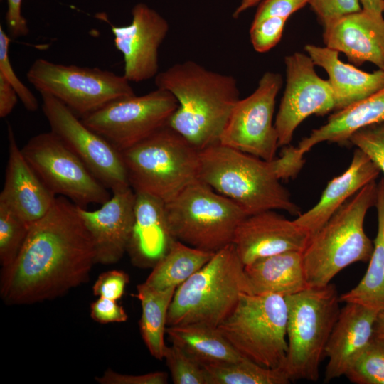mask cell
I'll return each mask as SVG.
<instances>
[{"label": "cell", "mask_w": 384, "mask_h": 384, "mask_svg": "<svg viewBox=\"0 0 384 384\" xmlns=\"http://www.w3.org/2000/svg\"><path fill=\"white\" fill-rule=\"evenodd\" d=\"M95 255L77 205L56 198L33 223L14 262L1 270L0 292L7 304L52 299L89 279Z\"/></svg>", "instance_id": "obj_1"}, {"label": "cell", "mask_w": 384, "mask_h": 384, "mask_svg": "<svg viewBox=\"0 0 384 384\" xmlns=\"http://www.w3.org/2000/svg\"><path fill=\"white\" fill-rule=\"evenodd\" d=\"M156 88L171 92L178 106L168 125L201 151L220 143L240 98L236 79L193 60L176 63L154 78Z\"/></svg>", "instance_id": "obj_2"}, {"label": "cell", "mask_w": 384, "mask_h": 384, "mask_svg": "<svg viewBox=\"0 0 384 384\" xmlns=\"http://www.w3.org/2000/svg\"><path fill=\"white\" fill-rule=\"evenodd\" d=\"M198 178L235 203L247 215L268 210L301 214L272 161L218 143L199 151Z\"/></svg>", "instance_id": "obj_3"}, {"label": "cell", "mask_w": 384, "mask_h": 384, "mask_svg": "<svg viewBox=\"0 0 384 384\" xmlns=\"http://www.w3.org/2000/svg\"><path fill=\"white\" fill-rule=\"evenodd\" d=\"M378 183L370 182L343 203L311 235L302 252L309 287H324L340 271L357 262L369 261L374 245L364 230L368 210L375 206Z\"/></svg>", "instance_id": "obj_4"}, {"label": "cell", "mask_w": 384, "mask_h": 384, "mask_svg": "<svg viewBox=\"0 0 384 384\" xmlns=\"http://www.w3.org/2000/svg\"><path fill=\"white\" fill-rule=\"evenodd\" d=\"M242 293L251 294L245 265L231 243L177 287L166 325L217 329L233 311Z\"/></svg>", "instance_id": "obj_5"}, {"label": "cell", "mask_w": 384, "mask_h": 384, "mask_svg": "<svg viewBox=\"0 0 384 384\" xmlns=\"http://www.w3.org/2000/svg\"><path fill=\"white\" fill-rule=\"evenodd\" d=\"M121 152L135 193L167 203L199 179V150L169 125Z\"/></svg>", "instance_id": "obj_6"}, {"label": "cell", "mask_w": 384, "mask_h": 384, "mask_svg": "<svg viewBox=\"0 0 384 384\" xmlns=\"http://www.w3.org/2000/svg\"><path fill=\"white\" fill-rule=\"evenodd\" d=\"M288 351L284 369L291 380L316 381L326 347L340 312L336 287H309L285 297Z\"/></svg>", "instance_id": "obj_7"}, {"label": "cell", "mask_w": 384, "mask_h": 384, "mask_svg": "<svg viewBox=\"0 0 384 384\" xmlns=\"http://www.w3.org/2000/svg\"><path fill=\"white\" fill-rule=\"evenodd\" d=\"M287 316L284 296L242 293L217 329L242 357L266 368L284 369Z\"/></svg>", "instance_id": "obj_8"}, {"label": "cell", "mask_w": 384, "mask_h": 384, "mask_svg": "<svg viewBox=\"0 0 384 384\" xmlns=\"http://www.w3.org/2000/svg\"><path fill=\"white\" fill-rule=\"evenodd\" d=\"M170 233L193 247L216 252L233 242L247 214L235 203L198 179L165 203Z\"/></svg>", "instance_id": "obj_9"}, {"label": "cell", "mask_w": 384, "mask_h": 384, "mask_svg": "<svg viewBox=\"0 0 384 384\" xmlns=\"http://www.w3.org/2000/svg\"><path fill=\"white\" fill-rule=\"evenodd\" d=\"M26 77L41 94L55 97L81 117L112 101L135 95L124 75L98 68L38 58L30 66Z\"/></svg>", "instance_id": "obj_10"}, {"label": "cell", "mask_w": 384, "mask_h": 384, "mask_svg": "<svg viewBox=\"0 0 384 384\" xmlns=\"http://www.w3.org/2000/svg\"><path fill=\"white\" fill-rule=\"evenodd\" d=\"M21 151L55 196L61 195L82 208L90 203L101 205L110 198L107 188L51 131L31 137Z\"/></svg>", "instance_id": "obj_11"}, {"label": "cell", "mask_w": 384, "mask_h": 384, "mask_svg": "<svg viewBox=\"0 0 384 384\" xmlns=\"http://www.w3.org/2000/svg\"><path fill=\"white\" fill-rule=\"evenodd\" d=\"M178 106L171 92L156 88L112 101L81 119L122 151L168 125Z\"/></svg>", "instance_id": "obj_12"}, {"label": "cell", "mask_w": 384, "mask_h": 384, "mask_svg": "<svg viewBox=\"0 0 384 384\" xmlns=\"http://www.w3.org/2000/svg\"><path fill=\"white\" fill-rule=\"evenodd\" d=\"M42 110L50 131L75 153L112 192L129 187L122 152L85 125L55 97L41 93Z\"/></svg>", "instance_id": "obj_13"}, {"label": "cell", "mask_w": 384, "mask_h": 384, "mask_svg": "<svg viewBox=\"0 0 384 384\" xmlns=\"http://www.w3.org/2000/svg\"><path fill=\"white\" fill-rule=\"evenodd\" d=\"M282 85L279 73L265 72L255 90L234 106L220 144L266 161L273 160L279 146L273 115Z\"/></svg>", "instance_id": "obj_14"}, {"label": "cell", "mask_w": 384, "mask_h": 384, "mask_svg": "<svg viewBox=\"0 0 384 384\" xmlns=\"http://www.w3.org/2000/svg\"><path fill=\"white\" fill-rule=\"evenodd\" d=\"M284 64L286 86L274 121L279 146L290 144L297 127L309 116L335 110L331 85L317 75L307 54L288 55Z\"/></svg>", "instance_id": "obj_15"}, {"label": "cell", "mask_w": 384, "mask_h": 384, "mask_svg": "<svg viewBox=\"0 0 384 384\" xmlns=\"http://www.w3.org/2000/svg\"><path fill=\"white\" fill-rule=\"evenodd\" d=\"M129 25H112L116 48L122 54L123 75L140 82L155 78L159 72V49L169 31L168 21L144 3L132 9Z\"/></svg>", "instance_id": "obj_16"}, {"label": "cell", "mask_w": 384, "mask_h": 384, "mask_svg": "<svg viewBox=\"0 0 384 384\" xmlns=\"http://www.w3.org/2000/svg\"><path fill=\"white\" fill-rule=\"evenodd\" d=\"M310 237L294 220L268 210L245 217L238 225L232 243L246 266L279 253L303 252Z\"/></svg>", "instance_id": "obj_17"}, {"label": "cell", "mask_w": 384, "mask_h": 384, "mask_svg": "<svg viewBox=\"0 0 384 384\" xmlns=\"http://www.w3.org/2000/svg\"><path fill=\"white\" fill-rule=\"evenodd\" d=\"M135 197L129 186L112 192L97 210L77 206L93 243L95 263L114 264L127 251L134 222Z\"/></svg>", "instance_id": "obj_18"}, {"label": "cell", "mask_w": 384, "mask_h": 384, "mask_svg": "<svg viewBox=\"0 0 384 384\" xmlns=\"http://www.w3.org/2000/svg\"><path fill=\"white\" fill-rule=\"evenodd\" d=\"M7 138L8 161L0 202L31 225L49 211L56 197L25 159L9 123Z\"/></svg>", "instance_id": "obj_19"}, {"label": "cell", "mask_w": 384, "mask_h": 384, "mask_svg": "<svg viewBox=\"0 0 384 384\" xmlns=\"http://www.w3.org/2000/svg\"><path fill=\"white\" fill-rule=\"evenodd\" d=\"M326 47L360 65L370 62L384 70V17L365 9L343 16L324 27Z\"/></svg>", "instance_id": "obj_20"}, {"label": "cell", "mask_w": 384, "mask_h": 384, "mask_svg": "<svg viewBox=\"0 0 384 384\" xmlns=\"http://www.w3.org/2000/svg\"><path fill=\"white\" fill-rule=\"evenodd\" d=\"M378 313L354 303H346L340 309L325 350V357L329 359L325 382L344 375L370 343Z\"/></svg>", "instance_id": "obj_21"}, {"label": "cell", "mask_w": 384, "mask_h": 384, "mask_svg": "<svg viewBox=\"0 0 384 384\" xmlns=\"http://www.w3.org/2000/svg\"><path fill=\"white\" fill-rule=\"evenodd\" d=\"M134 222L127 252L140 267H154L174 240L165 213V203L152 196L135 193Z\"/></svg>", "instance_id": "obj_22"}, {"label": "cell", "mask_w": 384, "mask_h": 384, "mask_svg": "<svg viewBox=\"0 0 384 384\" xmlns=\"http://www.w3.org/2000/svg\"><path fill=\"white\" fill-rule=\"evenodd\" d=\"M380 172L367 155L358 149H356L347 169L331 180L317 203L298 215L294 222L312 235L351 197L375 180Z\"/></svg>", "instance_id": "obj_23"}, {"label": "cell", "mask_w": 384, "mask_h": 384, "mask_svg": "<svg viewBox=\"0 0 384 384\" xmlns=\"http://www.w3.org/2000/svg\"><path fill=\"white\" fill-rule=\"evenodd\" d=\"M304 50L316 65L324 69L333 91L335 110L366 98L384 88V70H361L341 61L339 52L326 46L306 44Z\"/></svg>", "instance_id": "obj_24"}, {"label": "cell", "mask_w": 384, "mask_h": 384, "mask_svg": "<svg viewBox=\"0 0 384 384\" xmlns=\"http://www.w3.org/2000/svg\"><path fill=\"white\" fill-rule=\"evenodd\" d=\"M381 122H384V88L336 110L324 125L314 129L308 137L304 138L297 148L304 155L321 142L346 144L357 131Z\"/></svg>", "instance_id": "obj_25"}, {"label": "cell", "mask_w": 384, "mask_h": 384, "mask_svg": "<svg viewBox=\"0 0 384 384\" xmlns=\"http://www.w3.org/2000/svg\"><path fill=\"white\" fill-rule=\"evenodd\" d=\"M251 294L274 293L284 297L309 287L302 252L288 251L259 259L245 266Z\"/></svg>", "instance_id": "obj_26"}, {"label": "cell", "mask_w": 384, "mask_h": 384, "mask_svg": "<svg viewBox=\"0 0 384 384\" xmlns=\"http://www.w3.org/2000/svg\"><path fill=\"white\" fill-rule=\"evenodd\" d=\"M166 334L172 344L203 367L244 358L217 329L201 325L173 326H166Z\"/></svg>", "instance_id": "obj_27"}, {"label": "cell", "mask_w": 384, "mask_h": 384, "mask_svg": "<svg viewBox=\"0 0 384 384\" xmlns=\"http://www.w3.org/2000/svg\"><path fill=\"white\" fill-rule=\"evenodd\" d=\"M378 213V230L369 265L359 283L339 297L340 302L354 303L384 311V177L378 183L375 206Z\"/></svg>", "instance_id": "obj_28"}, {"label": "cell", "mask_w": 384, "mask_h": 384, "mask_svg": "<svg viewBox=\"0 0 384 384\" xmlns=\"http://www.w3.org/2000/svg\"><path fill=\"white\" fill-rule=\"evenodd\" d=\"M176 288L156 289L144 282L137 285V293L132 294L142 306L139 323L142 337L150 353L158 360L164 358L167 314Z\"/></svg>", "instance_id": "obj_29"}, {"label": "cell", "mask_w": 384, "mask_h": 384, "mask_svg": "<svg viewBox=\"0 0 384 384\" xmlns=\"http://www.w3.org/2000/svg\"><path fill=\"white\" fill-rule=\"evenodd\" d=\"M215 253L174 240L144 283L161 290L177 287L203 267Z\"/></svg>", "instance_id": "obj_30"}, {"label": "cell", "mask_w": 384, "mask_h": 384, "mask_svg": "<svg viewBox=\"0 0 384 384\" xmlns=\"http://www.w3.org/2000/svg\"><path fill=\"white\" fill-rule=\"evenodd\" d=\"M207 384H287L284 368H270L242 358L232 363L205 366Z\"/></svg>", "instance_id": "obj_31"}, {"label": "cell", "mask_w": 384, "mask_h": 384, "mask_svg": "<svg viewBox=\"0 0 384 384\" xmlns=\"http://www.w3.org/2000/svg\"><path fill=\"white\" fill-rule=\"evenodd\" d=\"M31 225L0 202V263L9 267L18 255Z\"/></svg>", "instance_id": "obj_32"}, {"label": "cell", "mask_w": 384, "mask_h": 384, "mask_svg": "<svg viewBox=\"0 0 384 384\" xmlns=\"http://www.w3.org/2000/svg\"><path fill=\"white\" fill-rule=\"evenodd\" d=\"M344 375L357 384H384V344L374 334Z\"/></svg>", "instance_id": "obj_33"}, {"label": "cell", "mask_w": 384, "mask_h": 384, "mask_svg": "<svg viewBox=\"0 0 384 384\" xmlns=\"http://www.w3.org/2000/svg\"><path fill=\"white\" fill-rule=\"evenodd\" d=\"M164 358L174 384H207L205 368L177 346H166Z\"/></svg>", "instance_id": "obj_34"}, {"label": "cell", "mask_w": 384, "mask_h": 384, "mask_svg": "<svg viewBox=\"0 0 384 384\" xmlns=\"http://www.w3.org/2000/svg\"><path fill=\"white\" fill-rule=\"evenodd\" d=\"M349 142L367 155L384 174V122L357 131Z\"/></svg>", "instance_id": "obj_35"}, {"label": "cell", "mask_w": 384, "mask_h": 384, "mask_svg": "<svg viewBox=\"0 0 384 384\" xmlns=\"http://www.w3.org/2000/svg\"><path fill=\"white\" fill-rule=\"evenodd\" d=\"M11 37L0 26V74L16 90L24 107L30 112H36L39 102L31 91L18 79L15 73L9 58V44Z\"/></svg>", "instance_id": "obj_36"}, {"label": "cell", "mask_w": 384, "mask_h": 384, "mask_svg": "<svg viewBox=\"0 0 384 384\" xmlns=\"http://www.w3.org/2000/svg\"><path fill=\"white\" fill-rule=\"evenodd\" d=\"M288 18L270 17L252 23L250 38L255 50L265 53L274 48L280 41Z\"/></svg>", "instance_id": "obj_37"}, {"label": "cell", "mask_w": 384, "mask_h": 384, "mask_svg": "<svg viewBox=\"0 0 384 384\" xmlns=\"http://www.w3.org/2000/svg\"><path fill=\"white\" fill-rule=\"evenodd\" d=\"M309 4L323 27L362 9L360 0H310Z\"/></svg>", "instance_id": "obj_38"}, {"label": "cell", "mask_w": 384, "mask_h": 384, "mask_svg": "<svg viewBox=\"0 0 384 384\" xmlns=\"http://www.w3.org/2000/svg\"><path fill=\"white\" fill-rule=\"evenodd\" d=\"M129 282V275L122 270L107 271L99 275L92 286V292L99 297L117 300L123 296Z\"/></svg>", "instance_id": "obj_39"}, {"label": "cell", "mask_w": 384, "mask_h": 384, "mask_svg": "<svg viewBox=\"0 0 384 384\" xmlns=\"http://www.w3.org/2000/svg\"><path fill=\"white\" fill-rule=\"evenodd\" d=\"M310 0H263L258 4L252 23L270 17H289L309 4Z\"/></svg>", "instance_id": "obj_40"}, {"label": "cell", "mask_w": 384, "mask_h": 384, "mask_svg": "<svg viewBox=\"0 0 384 384\" xmlns=\"http://www.w3.org/2000/svg\"><path fill=\"white\" fill-rule=\"evenodd\" d=\"M95 380L100 384H166L168 375L166 372L156 371L143 375H127L107 369Z\"/></svg>", "instance_id": "obj_41"}, {"label": "cell", "mask_w": 384, "mask_h": 384, "mask_svg": "<svg viewBox=\"0 0 384 384\" xmlns=\"http://www.w3.org/2000/svg\"><path fill=\"white\" fill-rule=\"evenodd\" d=\"M280 156L272 160L278 178L289 179L296 176L302 168L304 160L297 146L291 145L282 146Z\"/></svg>", "instance_id": "obj_42"}, {"label": "cell", "mask_w": 384, "mask_h": 384, "mask_svg": "<svg viewBox=\"0 0 384 384\" xmlns=\"http://www.w3.org/2000/svg\"><path fill=\"white\" fill-rule=\"evenodd\" d=\"M90 316L100 324L124 322L127 320V314L123 306L117 300L99 297L90 305Z\"/></svg>", "instance_id": "obj_43"}, {"label": "cell", "mask_w": 384, "mask_h": 384, "mask_svg": "<svg viewBox=\"0 0 384 384\" xmlns=\"http://www.w3.org/2000/svg\"><path fill=\"white\" fill-rule=\"evenodd\" d=\"M21 4L22 0H7L6 22L11 38L23 37L29 32L27 21L22 15Z\"/></svg>", "instance_id": "obj_44"}, {"label": "cell", "mask_w": 384, "mask_h": 384, "mask_svg": "<svg viewBox=\"0 0 384 384\" xmlns=\"http://www.w3.org/2000/svg\"><path fill=\"white\" fill-rule=\"evenodd\" d=\"M18 96L3 75L0 74V117L8 116L15 107Z\"/></svg>", "instance_id": "obj_45"}, {"label": "cell", "mask_w": 384, "mask_h": 384, "mask_svg": "<svg viewBox=\"0 0 384 384\" xmlns=\"http://www.w3.org/2000/svg\"><path fill=\"white\" fill-rule=\"evenodd\" d=\"M362 9L371 13L383 15L384 0H360Z\"/></svg>", "instance_id": "obj_46"}, {"label": "cell", "mask_w": 384, "mask_h": 384, "mask_svg": "<svg viewBox=\"0 0 384 384\" xmlns=\"http://www.w3.org/2000/svg\"><path fill=\"white\" fill-rule=\"evenodd\" d=\"M374 336L384 344V311L378 313L374 324Z\"/></svg>", "instance_id": "obj_47"}, {"label": "cell", "mask_w": 384, "mask_h": 384, "mask_svg": "<svg viewBox=\"0 0 384 384\" xmlns=\"http://www.w3.org/2000/svg\"><path fill=\"white\" fill-rule=\"evenodd\" d=\"M263 0H241L239 5L233 13V17L238 18L243 12L247 9L258 5Z\"/></svg>", "instance_id": "obj_48"}, {"label": "cell", "mask_w": 384, "mask_h": 384, "mask_svg": "<svg viewBox=\"0 0 384 384\" xmlns=\"http://www.w3.org/2000/svg\"><path fill=\"white\" fill-rule=\"evenodd\" d=\"M383 14H384V12H383Z\"/></svg>", "instance_id": "obj_49"}]
</instances>
